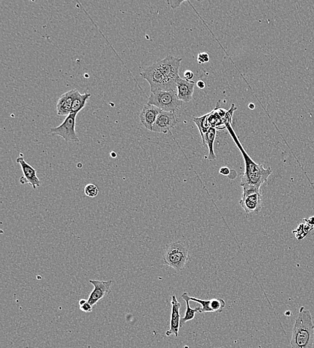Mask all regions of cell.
I'll return each mask as SVG.
<instances>
[{
	"instance_id": "6da1fadb",
	"label": "cell",
	"mask_w": 314,
	"mask_h": 348,
	"mask_svg": "<svg viewBox=\"0 0 314 348\" xmlns=\"http://www.w3.org/2000/svg\"><path fill=\"white\" fill-rule=\"evenodd\" d=\"M224 126L245 160V172L241 177V187L243 189H261L262 185L267 182L269 177L272 174V169L271 167L265 168L263 165L256 163L251 158L234 131L232 122L226 123Z\"/></svg>"
},
{
	"instance_id": "7a4b0ae2",
	"label": "cell",
	"mask_w": 314,
	"mask_h": 348,
	"mask_svg": "<svg viewBox=\"0 0 314 348\" xmlns=\"http://www.w3.org/2000/svg\"><path fill=\"white\" fill-rule=\"evenodd\" d=\"M314 324L312 314L302 306L293 327L291 348H314Z\"/></svg>"
},
{
	"instance_id": "3957f363",
	"label": "cell",
	"mask_w": 314,
	"mask_h": 348,
	"mask_svg": "<svg viewBox=\"0 0 314 348\" xmlns=\"http://www.w3.org/2000/svg\"><path fill=\"white\" fill-rule=\"evenodd\" d=\"M189 258V244L186 241H176L167 245L163 262L177 271H183Z\"/></svg>"
},
{
	"instance_id": "277c9868",
	"label": "cell",
	"mask_w": 314,
	"mask_h": 348,
	"mask_svg": "<svg viewBox=\"0 0 314 348\" xmlns=\"http://www.w3.org/2000/svg\"><path fill=\"white\" fill-rule=\"evenodd\" d=\"M140 74L150 84L151 93L177 91L176 82L167 79L156 63L148 66Z\"/></svg>"
},
{
	"instance_id": "5b68a950",
	"label": "cell",
	"mask_w": 314,
	"mask_h": 348,
	"mask_svg": "<svg viewBox=\"0 0 314 348\" xmlns=\"http://www.w3.org/2000/svg\"><path fill=\"white\" fill-rule=\"evenodd\" d=\"M148 103L166 112L177 113L183 107V102L178 98L177 91H168L151 93Z\"/></svg>"
},
{
	"instance_id": "8992f818",
	"label": "cell",
	"mask_w": 314,
	"mask_h": 348,
	"mask_svg": "<svg viewBox=\"0 0 314 348\" xmlns=\"http://www.w3.org/2000/svg\"><path fill=\"white\" fill-rule=\"evenodd\" d=\"M239 204L247 215H257L261 210L262 194L259 189L243 190L242 198Z\"/></svg>"
},
{
	"instance_id": "52a82bcc",
	"label": "cell",
	"mask_w": 314,
	"mask_h": 348,
	"mask_svg": "<svg viewBox=\"0 0 314 348\" xmlns=\"http://www.w3.org/2000/svg\"><path fill=\"white\" fill-rule=\"evenodd\" d=\"M78 113H71L66 117L61 126L52 128L50 133L59 135L66 141L79 142V137L75 131L76 117Z\"/></svg>"
},
{
	"instance_id": "ba28073f",
	"label": "cell",
	"mask_w": 314,
	"mask_h": 348,
	"mask_svg": "<svg viewBox=\"0 0 314 348\" xmlns=\"http://www.w3.org/2000/svg\"><path fill=\"white\" fill-rule=\"evenodd\" d=\"M183 59L173 57L171 55L167 56L162 60L155 63L159 70L170 81H177L180 79L179 69Z\"/></svg>"
},
{
	"instance_id": "9c48e42d",
	"label": "cell",
	"mask_w": 314,
	"mask_h": 348,
	"mask_svg": "<svg viewBox=\"0 0 314 348\" xmlns=\"http://www.w3.org/2000/svg\"><path fill=\"white\" fill-rule=\"evenodd\" d=\"M176 113L161 111L154 125L152 131L164 134L170 132V130L178 124V118Z\"/></svg>"
},
{
	"instance_id": "30bf717a",
	"label": "cell",
	"mask_w": 314,
	"mask_h": 348,
	"mask_svg": "<svg viewBox=\"0 0 314 348\" xmlns=\"http://www.w3.org/2000/svg\"><path fill=\"white\" fill-rule=\"evenodd\" d=\"M22 156V154H20V157L16 159V162L19 163L23 172V176L20 178V182L22 184H29L33 189H36L41 186L40 180L37 176L36 170L25 161Z\"/></svg>"
},
{
	"instance_id": "8fae6325",
	"label": "cell",
	"mask_w": 314,
	"mask_h": 348,
	"mask_svg": "<svg viewBox=\"0 0 314 348\" xmlns=\"http://www.w3.org/2000/svg\"><path fill=\"white\" fill-rule=\"evenodd\" d=\"M89 283L94 286V291L91 293L87 301L89 304L92 305L93 308L95 306L96 303L101 299H103L105 295H108L110 293L111 286L113 284V281L90 280Z\"/></svg>"
},
{
	"instance_id": "7c38bea8",
	"label": "cell",
	"mask_w": 314,
	"mask_h": 348,
	"mask_svg": "<svg viewBox=\"0 0 314 348\" xmlns=\"http://www.w3.org/2000/svg\"><path fill=\"white\" fill-rule=\"evenodd\" d=\"M171 305H172V312H171L170 327V329L167 331L166 335L167 336L174 335L176 338H178V335H179L180 327H181L180 326L181 303L178 301L177 297L175 295H172Z\"/></svg>"
},
{
	"instance_id": "4fadbf2b",
	"label": "cell",
	"mask_w": 314,
	"mask_h": 348,
	"mask_svg": "<svg viewBox=\"0 0 314 348\" xmlns=\"http://www.w3.org/2000/svg\"><path fill=\"white\" fill-rule=\"evenodd\" d=\"M161 110L156 107V106L150 105L147 103L143 107L139 118H140L141 124L146 128L147 129L152 131L153 126L155 124L157 116L161 112Z\"/></svg>"
},
{
	"instance_id": "5bb4252c",
	"label": "cell",
	"mask_w": 314,
	"mask_h": 348,
	"mask_svg": "<svg viewBox=\"0 0 314 348\" xmlns=\"http://www.w3.org/2000/svg\"><path fill=\"white\" fill-rule=\"evenodd\" d=\"M77 89H74L65 93L61 96L57 104L58 115L64 116L72 113V106L73 103L74 96L77 93Z\"/></svg>"
},
{
	"instance_id": "9a60e30c",
	"label": "cell",
	"mask_w": 314,
	"mask_h": 348,
	"mask_svg": "<svg viewBox=\"0 0 314 348\" xmlns=\"http://www.w3.org/2000/svg\"><path fill=\"white\" fill-rule=\"evenodd\" d=\"M195 85L196 84L194 81H186L182 78L178 79L176 81V87L179 100L186 103L190 101L192 98Z\"/></svg>"
},
{
	"instance_id": "2e32d148",
	"label": "cell",
	"mask_w": 314,
	"mask_h": 348,
	"mask_svg": "<svg viewBox=\"0 0 314 348\" xmlns=\"http://www.w3.org/2000/svg\"><path fill=\"white\" fill-rule=\"evenodd\" d=\"M189 294L185 292L182 295V298L185 301L186 303H187V310H186L185 317L181 318V321H180V326L183 327L185 323H187V321H191L195 317V315H196V313H199L200 311V307H197L196 308L192 309L189 306V301H190V298H189Z\"/></svg>"
},
{
	"instance_id": "e0dca14e",
	"label": "cell",
	"mask_w": 314,
	"mask_h": 348,
	"mask_svg": "<svg viewBox=\"0 0 314 348\" xmlns=\"http://www.w3.org/2000/svg\"><path fill=\"white\" fill-rule=\"evenodd\" d=\"M208 114L204 115L200 117H195L192 121L196 125L197 127L199 130L200 135L202 137V146L206 147L205 143L206 134L211 129V126L208 124Z\"/></svg>"
},
{
	"instance_id": "ac0fdd59",
	"label": "cell",
	"mask_w": 314,
	"mask_h": 348,
	"mask_svg": "<svg viewBox=\"0 0 314 348\" xmlns=\"http://www.w3.org/2000/svg\"><path fill=\"white\" fill-rule=\"evenodd\" d=\"M216 135L217 129L213 127H211V129L206 134L205 143L206 147L209 148V155L206 158L209 159L210 161H213L217 158L215 154V150H214V143H215Z\"/></svg>"
},
{
	"instance_id": "d6986e66",
	"label": "cell",
	"mask_w": 314,
	"mask_h": 348,
	"mask_svg": "<svg viewBox=\"0 0 314 348\" xmlns=\"http://www.w3.org/2000/svg\"><path fill=\"white\" fill-rule=\"evenodd\" d=\"M91 96H92V95L89 94V93L81 94L77 91L74 97L73 103H72V113H78L81 110L83 109Z\"/></svg>"
},
{
	"instance_id": "ffe728a7",
	"label": "cell",
	"mask_w": 314,
	"mask_h": 348,
	"mask_svg": "<svg viewBox=\"0 0 314 348\" xmlns=\"http://www.w3.org/2000/svg\"><path fill=\"white\" fill-rule=\"evenodd\" d=\"M225 301L220 298L211 299V308L213 312L221 313L225 308Z\"/></svg>"
},
{
	"instance_id": "44dd1931",
	"label": "cell",
	"mask_w": 314,
	"mask_h": 348,
	"mask_svg": "<svg viewBox=\"0 0 314 348\" xmlns=\"http://www.w3.org/2000/svg\"><path fill=\"white\" fill-rule=\"evenodd\" d=\"M189 298H190L191 301H194V302L199 303L200 305H202V308L200 309L199 314L213 312V311L211 310V306H210V304H211V300H202V299H198L196 298V297H190Z\"/></svg>"
},
{
	"instance_id": "7402d4cb",
	"label": "cell",
	"mask_w": 314,
	"mask_h": 348,
	"mask_svg": "<svg viewBox=\"0 0 314 348\" xmlns=\"http://www.w3.org/2000/svg\"><path fill=\"white\" fill-rule=\"evenodd\" d=\"M84 191L85 194L91 198H95V197L98 196V192H99L97 186L94 184H87L85 187Z\"/></svg>"
},
{
	"instance_id": "603a6c76",
	"label": "cell",
	"mask_w": 314,
	"mask_h": 348,
	"mask_svg": "<svg viewBox=\"0 0 314 348\" xmlns=\"http://www.w3.org/2000/svg\"><path fill=\"white\" fill-rule=\"evenodd\" d=\"M210 57L209 54L206 53H201L198 54V57H197V61L199 64H204L209 62Z\"/></svg>"
},
{
	"instance_id": "cb8c5ba5",
	"label": "cell",
	"mask_w": 314,
	"mask_h": 348,
	"mask_svg": "<svg viewBox=\"0 0 314 348\" xmlns=\"http://www.w3.org/2000/svg\"><path fill=\"white\" fill-rule=\"evenodd\" d=\"M80 310H81L82 312H92L93 310V307L92 306V305L89 304L88 301H87V302L85 303L84 304L80 305Z\"/></svg>"
},
{
	"instance_id": "d4e9b609",
	"label": "cell",
	"mask_w": 314,
	"mask_h": 348,
	"mask_svg": "<svg viewBox=\"0 0 314 348\" xmlns=\"http://www.w3.org/2000/svg\"><path fill=\"white\" fill-rule=\"evenodd\" d=\"M194 74L193 73L192 70H187L185 72L184 74V77L186 81H192V80L194 79Z\"/></svg>"
},
{
	"instance_id": "484cf974",
	"label": "cell",
	"mask_w": 314,
	"mask_h": 348,
	"mask_svg": "<svg viewBox=\"0 0 314 348\" xmlns=\"http://www.w3.org/2000/svg\"><path fill=\"white\" fill-rule=\"evenodd\" d=\"M219 172L222 176H227L230 174V169L228 167H222L219 170Z\"/></svg>"
},
{
	"instance_id": "4316f807",
	"label": "cell",
	"mask_w": 314,
	"mask_h": 348,
	"mask_svg": "<svg viewBox=\"0 0 314 348\" xmlns=\"http://www.w3.org/2000/svg\"><path fill=\"white\" fill-rule=\"evenodd\" d=\"M183 3V1H168V3L170 5L172 8H176V7H179L180 3Z\"/></svg>"
},
{
	"instance_id": "83f0119b",
	"label": "cell",
	"mask_w": 314,
	"mask_h": 348,
	"mask_svg": "<svg viewBox=\"0 0 314 348\" xmlns=\"http://www.w3.org/2000/svg\"><path fill=\"white\" fill-rule=\"evenodd\" d=\"M197 87L200 89H203L205 88L206 84L204 81H198L196 83Z\"/></svg>"
},
{
	"instance_id": "f1b7e54d",
	"label": "cell",
	"mask_w": 314,
	"mask_h": 348,
	"mask_svg": "<svg viewBox=\"0 0 314 348\" xmlns=\"http://www.w3.org/2000/svg\"><path fill=\"white\" fill-rule=\"evenodd\" d=\"M254 107H255V105H254L253 103H250V105H249V108H250V109H254Z\"/></svg>"
},
{
	"instance_id": "f546056e",
	"label": "cell",
	"mask_w": 314,
	"mask_h": 348,
	"mask_svg": "<svg viewBox=\"0 0 314 348\" xmlns=\"http://www.w3.org/2000/svg\"><path fill=\"white\" fill-rule=\"evenodd\" d=\"M87 301L85 300V299H81V300L79 301V305H82L83 304H84L85 303H86Z\"/></svg>"
},
{
	"instance_id": "4dcf8cb0",
	"label": "cell",
	"mask_w": 314,
	"mask_h": 348,
	"mask_svg": "<svg viewBox=\"0 0 314 348\" xmlns=\"http://www.w3.org/2000/svg\"><path fill=\"white\" fill-rule=\"evenodd\" d=\"M111 157L113 158H116V154H115V152H111Z\"/></svg>"
}]
</instances>
